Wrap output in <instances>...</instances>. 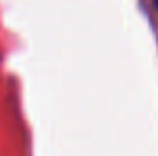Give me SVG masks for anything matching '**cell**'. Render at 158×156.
<instances>
[{
    "label": "cell",
    "mask_w": 158,
    "mask_h": 156,
    "mask_svg": "<svg viewBox=\"0 0 158 156\" xmlns=\"http://www.w3.org/2000/svg\"><path fill=\"white\" fill-rule=\"evenodd\" d=\"M155 2H156V7H158V0H155Z\"/></svg>",
    "instance_id": "6da1fadb"
}]
</instances>
